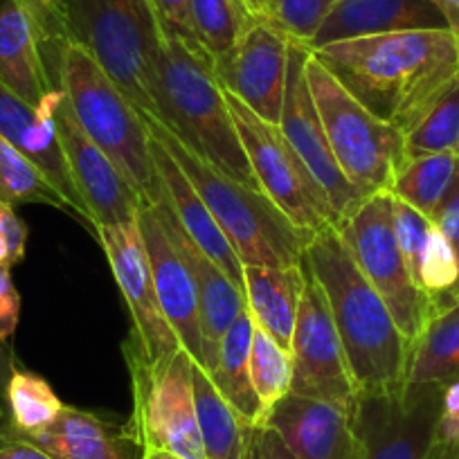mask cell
Segmentation results:
<instances>
[{"label":"cell","mask_w":459,"mask_h":459,"mask_svg":"<svg viewBox=\"0 0 459 459\" xmlns=\"http://www.w3.org/2000/svg\"><path fill=\"white\" fill-rule=\"evenodd\" d=\"M311 55L365 108L403 134L459 74V41L448 30L350 39Z\"/></svg>","instance_id":"cell-1"},{"label":"cell","mask_w":459,"mask_h":459,"mask_svg":"<svg viewBox=\"0 0 459 459\" xmlns=\"http://www.w3.org/2000/svg\"><path fill=\"white\" fill-rule=\"evenodd\" d=\"M304 264L325 290L359 396L403 390L410 342L335 225L311 237Z\"/></svg>","instance_id":"cell-2"},{"label":"cell","mask_w":459,"mask_h":459,"mask_svg":"<svg viewBox=\"0 0 459 459\" xmlns=\"http://www.w3.org/2000/svg\"><path fill=\"white\" fill-rule=\"evenodd\" d=\"M152 92L156 117L171 134L221 174L259 189L210 59L194 39L167 25L158 12Z\"/></svg>","instance_id":"cell-3"},{"label":"cell","mask_w":459,"mask_h":459,"mask_svg":"<svg viewBox=\"0 0 459 459\" xmlns=\"http://www.w3.org/2000/svg\"><path fill=\"white\" fill-rule=\"evenodd\" d=\"M143 117L152 138L174 158L194 189L201 194L244 266L302 264L304 250L311 239L286 219L284 212L266 194L221 174L178 135L171 134L158 117L149 113H143Z\"/></svg>","instance_id":"cell-4"},{"label":"cell","mask_w":459,"mask_h":459,"mask_svg":"<svg viewBox=\"0 0 459 459\" xmlns=\"http://www.w3.org/2000/svg\"><path fill=\"white\" fill-rule=\"evenodd\" d=\"M59 88L88 138L115 162L144 205H158L165 194L153 165L147 122L77 39L61 56Z\"/></svg>","instance_id":"cell-5"},{"label":"cell","mask_w":459,"mask_h":459,"mask_svg":"<svg viewBox=\"0 0 459 459\" xmlns=\"http://www.w3.org/2000/svg\"><path fill=\"white\" fill-rule=\"evenodd\" d=\"M307 79L329 147L347 180L363 198L390 194L408 160L403 131L365 108L313 55L307 61Z\"/></svg>","instance_id":"cell-6"},{"label":"cell","mask_w":459,"mask_h":459,"mask_svg":"<svg viewBox=\"0 0 459 459\" xmlns=\"http://www.w3.org/2000/svg\"><path fill=\"white\" fill-rule=\"evenodd\" d=\"M134 390V414L126 423L144 450H167L183 459H205L192 390V356L180 347L149 360L129 333L122 344Z\"/></svg>","instance_id":"cell-7"},{"label":"cell","mask_w":459,"mask_h":459,"mask_svg":"<svg viewBox=\"0 0 459 459\" xmlns=\"http://www.w3.org/2000/svg\"><path fill=\"white\" fill-rule=\"evenodd\" d=\"M79 43L143 113L156 117L153 55L156 10L152 0H65Z\"/></svg>","instance_id":"cell-8"},{"label":"cell","mask_w":459,"mask_h":459,"mask_svg":"<svg viewBox=\"0 0 459 459\" xmlns=\"http://www.w3.org/2000/svg\"><path fill=\"white\" fill-rule=\"evenodd\" d=\"M365 280L390 308L410 344L432 320V302L412 280L392 223L390 194L369 196L335 225Z\"/></svg>","instance_id":"cell-9"},{"label":"cell","mask_w":459,"mask_h":459,"mask_svg":"<svg viewBox=\"0 0 459 459\" xmlns=\"http://www.w3.org/2000/svg\"><path fill=\"white\" fill-rule=\"evenodd\" d=\"M225 100L259 189L308 239L326 225H338V214L329 198L308 174L280 126L262 120L228 91Z\"/></svg>","instance_id":"cell-10"},{"label":"cell","mask_w":459,"mask_h":459,"mask_svg":"<svg viewBox=\"0 0 459 459\" xmlns=\"http://www.w3.org/2000/svg\"><path fill=\"white\" fill-rule=\"evenodd\" d=\"M307 266V264H304ZM293 383L290 392L308 399H320L356 412L359 392L351 381L350 365L326 304L325 290L307 266V284L295 317L293 340Z\"/></svg>","instance_id":"cell-11"},{"label":"cell","mask_w":459,"mask_h":459,"mask_svg":"<svg viewBox=\"0 0 459 459\" xmlns=\"http://www.w3.org/2000/svg\"><path fill=\"white\" fill-rule=\"evenodd\" d=\"M444 385H405L359 396L354 412L359 459H428L437 441Z\"/></svg>","instance_id":"cell-12"},{"label":"cell","mask_w":459,"mask_h":459,"mask_svg":"<svg viewBox=\"0 0 459 459\" xmlns=\"http://www.w3.org/2000/svg\"><path fill=\"white\" fill-rule=\"evenodd\" d=\"M92 235L100 241L117 289L131 313V335L149 360H160L180 350L174 329L160 308L147 246L138 221L117 225H92Z\"/></svg>","instance_id":"cell-13"},{"label":"cell","mask_w":459,"mask_h":459,"mask_svg":"<svg viewBox=\"0 0 459 459\" xmlns=\"http://www.w3.org/2000/svg\"><path fill=\"white\" fill-rule=\"evenodd\" d=\"M308 55H311V50L304 43H290L289 74H286L284 108H281L280 129L284 138L290 143V147L295 149L299 160L304 162L308 174L313 176V180L326 194L340 221L342 216L351 214L365 198L360 196L359 189L342 174L329 147L325 125H322L316 101L311 97V88H308Z\"/></svg>","instance_id":"cell-14"},{"label":"cell","mask_w":459,"mask_h":459,"mask_svg":"<svg viewBox=\"0 0 459 459\" xmlns=\"http://www.w3.org/2000/svg\"><path fill=\"white\" fill-rule=\"evenodd\" d=\"M293 39L268 16H253L216 79L255 115L280 126Z\"/></svg>","instance_id":"cell-15"},{"label":"cell","mask_w":459,"mask_h":459,"mask_svg":"<svg viewBox=\"0 0 459 459\" xmlns=\"http://www.w3.org/2000/svg\"><path fill=\"white\" fill-rule=\"evenodd\" d=\"M55 125L73 183L88 210L91 232L92 225H117L138 219L143 198L120 174L115 162L79 126L65 97L56 106Z\"/></svg>","instance_id":"cell-16"},{"label":"cell","mask_w":459,"mask_h":459,"mask_svg":"<svg viewBox=\"0 0 459 459\" xmlns=\"http://www.w3.org/2000/svg\"><path fill=\"white\" fill-rule=\"evenodd\" d=\"M64 97V91H52L34 108L0 83V134L5 135L25 158H30L46 174V178L59 189V194L73 210L74 219L91 228L88 210L74 187L68 160H65L59 134H56L55 113Z\"/></svg>","instance_id":"cell-17"},{"label":"cell","mask_w":459,"mask_h":459,"mask_svg":"<svg viewBox=\"0 0 459 459\" xmlns=\"http://www.w3.org/2000/svg\"><path fill=\"white\" fill-rule=\"evenodd\" d=\"M135 221L147 246L149 266H152L162 313L174 329L180 347L192 356L194 363L203 368L201 313H198V293L192 271L152 205L143 203Z\"/></svg>","instance_id":"cell-18"},{"label":"cell","mask_w":459,"mask_h":459,"mask_svg":"<svg viewBox=\"0 0 459 459\" xmlns=\"http://www.w3.org/2000/svg\"><path fill=\"white\" fill-rule=\"evenodd\" d=\"M298 459H359L354 414L320 399L289 392L264 419Z\"/></svg>","instance_id":"cell-19"},{"label":"cell","mask_w":459,"mask_h":459,"mask_svg":"<svg viewBox=\"0 0 459 459\" xmlns=\"http://www.w3.org/2000/svg\"><path fill=\"white\" fill-rule=\"evenodd\" d=\"M156 210L158 219L165 225L167 235L171 237V241L176 244V248L180 250V255L187 262L189 271L194 275V284H196L198 293V313H201V333H203V369L207 374L214 369L216 356H219L221 340H223L225 331L230 329V325L237 320L241 311H244L248 304H246L244 290H239L235 286V281L230 280L187 235L185 230L180 228V223L176 221L174 210L169 207V203L162 198L158 205H152Z\"/></svg>","instance_id":"cell-20"},{"label":"cell","mask_w":459,"mask_h":459,"mask_svg":"<svg viewBox=\"0 0 459 459\" xmlns=\"http://www.w3.org/2000/svg\"><path fill=\"white\" fill-rule=\"evenodd\" d=\"M19 439L34 446L50 459H143L144 448L129 426L106 421L88 410L64 405L61 414L46 430L19 435L0 428V441Z\"/></svg>","instance_id":"cell-21"},{"label":"cell","mask_w":459,"mask_h":459,"mask_svg":"<svg viewBox=\"0 0 459 459\" xmlns=\"http://www.w3.org/2000/svg\"><path fill=\"white\" fill-rule=\"evenodd\" d=\"M410 30H448L432 0H340L307 48Z\"/></svg>","instance_id":"cell-22"},{"label":"cell","mask_w":459,"mask_h":459,"mask_svg":"<svg viewBox=\"0 0 459 459\" xmlns=\"http://www.w3.org/2000/svg\"><path fill=\"white\" fill-rule=\"evenodd\" d=\"M152 135V134H149ZM152 153L153 165H156L158 178H160L162 194L169 207L174 210L176 221L185 230V235L230 277L235 281L239 290H244V264L239 255L235 253L223 230L219 228L216 219L212 216L210 207L201 198V194L194 189L187 176L183 174L174 158L152 138Z\"/></svg>","instance_id":"cell-23"},{"label":"cell","mask_w":459,"mask_h":459,"mask_svg":"<svg viewBox=\"0 0 459 459\" xmlns=\"http://www.w3.org/2000/svg\"><path fill=\"white\" fill-rule=\"evenodd\" d=\"M0 83L37 108L56 88L37 30L16 0H0Z\"/></svg>","instance_id":"cell-24"},{"label":"cell","mask_w":459,"mask_h":459,"mask_svg":"<svg viewBox=\"0 0 459 459\" xmlns=\"http://www.w3.org/2000/svg\"><path fill=\"white\" fill-rule=\"evenodd\" d=\"M304 284V259L298 266H244V295L250 316L289 351Z\"/></svg>","instance_id":"cell-25"},{"label":"cell","mask_w":459,"mask_h":459,"mask_svg":"<svg viewBox=\"0 0 459 459\" xmlns=\"http://www.w3.org/2000/svg\"><path fill=\"white\" fill-rule=\"evenodd\" d=\"M253 326L255 320L250 308L237 316L221 340L219 356H216L214 369L210 372L212 383L228 401L235 412L244 419L248 426L264 423V410L257 399V392L250 378V347H253Z\"/></svg>","instance_id":"cell-26"},{"label":"cell","mask_w":459,"mask_h":459,"mask_svg":"<svg viewBox=\"0 0 459 459\" xmlns=\"http://www.w3.org/2000/svg\"><path fill=\"white\" fill-rule=\"evenodd\" d=\"M459 381V304L432 316L410 344L405 385H448Z\"/></svg>","instance_id":"cell-27"},{"label":"cell","mask_w":459,"mask_h":459,"mask_svg":"<svg viewBox=\"0 0 459 459\" xmlns=\"http://www.w3.org/2000/svg\"><path fill=\"white\" fill-rule=\"evenodd\" d=\"M192 390L205 459H244L248 423L221 396L210 374L194 360Z\"/></svg>","instance_id":"cell-28"},{"label":"cell","mask_w":459,"mask_h":459,"mask_svg":"<svg viewBox=\"0 0 459 459\" xmlns=\"http://www.w3.org/2000/svg\"><path fill=\"white\" fill-rule=\"evenodd\" d=\"M255 14L246 0H189L194 41L210 59L214 74L225 68Z\"/></svg>","instance_id":"cell-29"},{"label":"cell","mask_w":459,"mask_h":459,"mask_svg":"<svg viewBox=\"0 0 459 459\" xmlns=\"http://www.w3.org/2000/svg\"><path fill=\"white\" fill-rule=\"evenodd\" d=\"M457 171V153H430V156L408 158L396 174L390 194L432 221L437 207L453 187Z\"/></svg>","instance_id":"cell-30"},{"label":"cell","mask_w":459,"mask_h":459,"mask_svg":"<svg viewBox=\"0 0 459 459\" xmlns=\"http://www.w3.org/2000/svg\"><path fill=\"white\" fill-rule=\"evenodd\" d=\"M3 399L10 414L5 426L19 435L46 430L64 410V403L46 378L21 368L12 372Z\"/></svg>","instance_id":"cell-31"},{"label":"cell","mask_w":459,"mask_h":459,"mask_svg":"<svg viewBox=\"0 0 459 459\" xmlns=\"http://www.w3.org/2000/svg\"><path fill=\"white\" fill-rule=\"evenodd\" d=\"M0 203L14 207L50 205L74 216L59 189L3 134H0Z\"/></svg>","instance_id":"cell-32"},{"label":"cell","mask_w":459,"mask_h":459,"mask_svg":"<svg viewBox=\"0 0 459 459\" xmlns=\"http://www.w3.org/2000/svg\"><path fill=\"white\" fill-rule=\"evenodd\" d=\"M408 158L430 153H457L459 156V74L439 92L417 125L405 131Z\"/></svg>","instance_id":"cell-33"},{"label":"cell","mask_w":459,"mask_h":459,"mask_svg":"<svg viewBox=\"0 0 459 459\" xmlns=\"http://www.w3.org/2000/svg\"><path fill=\"white\" fill-rule=\"evenodd\" d=\"M250 378L262 403L264 419L277 401L284 399L293 383V359L266 329L255 322L253 347H250Z\"/></svg>","instance_id":"cell-34"},{"label":"cell","mask_w":459,"mask_h":459,"mask_svg":"<svg viewBox=\"0 0 459 459\" xmlns=\"http://www.w3.org/2000/svg\"><path fill=\"white\" fill-rule=\"evenodd\" d=\"M459 277V253L448 237L432 225L419 264L417 284L432 299L446 293Z\"/></svg>","instance_id":"cell-35"},{"label":"cell","mask_w":459,"mask_h":459,"mask_svg":"<svg viewBox=\"0 0 459 459\" xmlns=\"http://www.w3.org/2000/svg\"><path fill=\"white\" fill-rule=\"evenodd\" d=\"M340 0H273L268 19L280 25L293 41H313L320 25Z\"/></svg>","instance_id":"cell-36"},{"label":"cell","mask_w":459,"mask_h":459,"mask_svg":"<svg viewBox=\"0 0 459 459\" xmlns=\"http://www.w3.org/2000/svg\"><path fill=\"white\" fill-rule=\"evenodd\" d=\"M392 203V223H394V237L396 244H399L401 255H403L405 264H408V271L412 275V280L417 281L419 275V264H421L423 248H426V241L430 237L432 221L426 214H421L419 210H414L408 203L399 201L390 194ZM419 286V284H417Z\"/></svg>","instance_id":"cell-37"},{"label":"cell","mask_w":459,"mask_h":459,"mask_svg":"<svg viewBox=\"0 0 459 459\" xmlns=\"http://www.w3.org/2000/svg\"><path fill=\"white\" fill-rule=\"evenodd\" d=\"M28 253V225L14 205L0 203V268H14Z\"/></svg>","instance_id":"cell-38"},{"label":"cell","mask_w":459,"mask_h":459,"mask_svg":"<svg viewBox=\"0 0 459 459\" xmlns=\"http://www.w3.org/2000/svg\"><path fill=\"white\" fill-rule=\"evenodd\" d=\"M244 459H298L281 441V437L266 423L248 426Z\"/></svg>","instance_id":"cell-39"},{"label":"cell","mask_w":459,"mask_h":459,"mask_svg":"<svg viewBox=\"0 0 459 459\" xmlns=\"http://www.w3.org/2000/svg\"><path fill=\"white\" fill-rule=\"evenodd\" d=\"M21 293L12 280L10 268H0V342H10L19 329Z\"/></svg>","instance_id":"cell-40"},{"label":"cell","mask_w":459,"mask_h":459,"mask_svg":"<svg viewBox=\"0 0 459 459\" xmlns=\"http://www.w3.org/2000/svg\"><path fill=\"white\" fill-rule=\"evenodd\" d=\"M432 225L448 237L450 244H453L459 253V171L453 187L448 189V194H446V198L441 201V205L437 207L435 216H432Z\"/></svg>","instance_id":"cell-41"},{"label":"cell","mask_w":459,"mask_h":459,"mask_svg":"<svg viewBox=\"0 0 459 459\" xmlns=\"http://www.w3.org/2000/svg\"><path fill=\"white\" fill-rule=\"evenodd\" d=\"M437 439L459 441V381L448 383V385L444 387L439 426H437Z\"/></svg>","instance_id":"cell-42"},{"label":"cell","mask_w":459,"mask_h":459,"mask_svg":"<svg viewBox=\"0 0 459 459\" xmlns=\"http://www.w3.org/2000/svg\"><path fill=\"white\" fill-rule=\"evenodd\" d=\"M156 12L167 25L178 30L185 37H192V23H189V0H152Z\"/></svg>","instance_id":"cell-43"},{"label":"cell","mask_w":459,"mask_h":459,"mask_svg":"<svg viewBox=\"0 0 459 459\" xmlns=\"http://www.w3.org/2000/svg\"><path fill=\"white\" fill-rule=\"evenodd\" d=\"M0 459H50L34 446L25 444L19 439H3L0 441Z\"/></svg>","instance_id":"cell-44"},{"label":"cell","mask_w":459,"mask_h":459,"mask_svg":"<svg viewBox=\"0 0 459 459\" xmlns=\"http://www.w3.org/2000/svg\"><path fill=\"white\" fill-rule=\"evenodd\" d=\"M432 3L439 7L448 32L459 41V0H432Z\"/></svg>","instance_id":"cell-45"},{"label":"cell","mask_w":459,"mask_h":459,"mask_svg":"<svg viewBox=\"0 0 459 459\" xmlns=\"http://www.w3.org/2000/svg\"><path fill=\"white\" fill-rule=\"evenodd\" d=\"M19 368L14 360V351L10 350V344L0 342V399L5 396V387H7V381H10L12 372ZM5 401V399H3Z\"/></svg>","instance_id":"cell-46"},{"label":"cell","mask_w":459,"mask_h":459,"mask_svg":"<svg viewBox=\"0 0 459 459\" xmlns=\"http://www.w3.org/2000/svg\"><path fill=\"white\" fill-rule=\"evenodd\" d=\"M455 304H459V277H457V281H455V284L446 290V293L437 295V298L432 299V316H437V313L455 307Z\"/></svg>","instance_id":"cell-47"},{"label":"cell","mask_w":459,"mask_h":459,"mask_svg":"<svg viewBox=\"0 0 459 459\" xmlns=\"http://www.w3.org/2000/svg\"><path fill=\"white\" fill-rule=\"evenodd\" d=\"M428 459H459V441L437 439Z\"/></svg>","instance_id":"cell-48"},{"label":"cell","mask_w":459,"mask_h":459,"mask_svg":"<svg viewBox=\"0 0 459 459\" xmlns=\"http://www.w3.org/2000/svg\"><path fill=\"white\" fill-rule=\"evenodd\" d=\"M246 3H248V7L255 12V14L268 16V10H271L273 0H246Z\"/></svg>","instance_id":"cell-49"},{"label":"cell","mask_w":459,"mask_h":459,"mask_svg":"<svg viewBox=\"0 0 459 459\" xmlns=\"http://www.w3.org/2000/svg\"><path fill=\"white\" fill-rule=\"evenodd\" d=\"M143 459H183L174 453H167V450H144Z\"/></svg>","instance_id":"cell-50"},{"label":"cell","mask_w":459,"mask_h":459,"mask_svg":"<svg viewBox=\"0 0 459 459\" xmlns=\"http://www.w3.org/2000/svg\"><path fill=\"white\" fill-rule=\"evenodd\" d=\"M5 405H3V399H0V428L5 426Z\"/></svg>","instance_id":"cell-51"}]
</instances>
